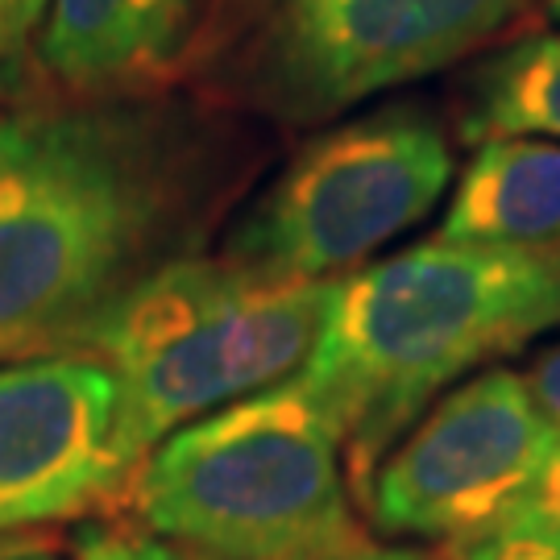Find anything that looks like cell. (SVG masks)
Here are the masks:
<instances>
[{
  "instance_id": "6da1fadb",
  "label": "cell",
  "mask_w": 560,
  "mask_h": 560,
  "mask_svg": "<svg viewBox=\"0 0 560 560\" xmlns=\"http://www.w3.org/2000/svg\"><path fill=\"white\" fill-rule=\"evenodd\" d=\"M200 145L150 108L0 113V365L83 353L141 279L196 254Z\"/></svg>"
},
{
  "instance_id": "7a4b0ae2",
  "label": "cell",
  "mask_w": 560,
  "mask_h": 560,
  "mask_svg": "<svg viewBox=\"0 0 560 560\" xmlns=\"http://www.w3.org/2000/svg\"><path fill=\"white\" fill-rule=\"evenodd\" d=\"M560 328V254L423 241L340 279L300 378L361 490L448 386Z\"/></svg>"
},
{
  "instance_id": "3957f363",
  "label": "cell",
  "mask_w": 560,
  "mask_h": 560,
  "mask_svg": "<svg viewBox=\"0 0 560 560\" xmlns=\"http://www.w3.org/2000/svg\"><path fill=\"white\" fill-rule=\"evenodd\" d=\"M337 420L307 382H279L183 423L120 486L145 532L217 560H332L361 523Z\"/></svg>"
},
{
  "instance_id": "277c9868",
  "label": "cell",
  "mask_w": 560,
  "mask_h": 560,
  "mask_svg": "<svg viewBox=\"0 0 560 560\" xmlns=\"http://www.w3.org/2000/svg\"><path fill=\"white\" fill-rule=\"evenodd\" d=\"M337 287L261 279L208 254L141 279L83 349L117 378L120 478L183 423L295 378L316 353Z\"/></svg>"
},
{
  "instance_id": "5b68a950",
  "label": "cell",
  "mask_w": 560,
  "mask_h": 560,
  "mask_svg": "<svg viewBox=\"0 0 560 560\" xmlns=\"http://www.w3.org/2000/svg\"><path fill=\"white\" fill-rule=\"evenodd\" d=\"M436 117L390 104L312 138L237 217L221 258L261 279L328 282L399 241L453 183Z\"/></svg>"
},
{
  "instance_id": "8992f818",
  "label": "cell",
  "mask_w": 560,
  "mask_h": 560,
  "mask_svg": "<svg viewBox=\"0 0 560 560\" xmlns=\"http://www.w3.org/2000/svg\"><path fill=\"white\" fill-rule=\"evenodd\" d=\"M523 9L527 0H249L224 80L254 113L320 125L457 67Z\"/></svg>"
},
{
  "instance_id": "52a82bcc",
  "label": "cell",
  "mask_w": 560,
  "mask_h": 560,
  "mask_svg": "<svg viewBox=\"0 0 560 560\" xmlns=\"http://www.w3.org/2000/svg\"><path fill=\"white\" fill-rule=\"evenodd\" d=\"M560 428L506 365L457 382L402 432L361 490L374 532L441 544L444 557L490 536L527 494Z\"/></svg>"
},
{
  "instance_id": "ba28073f",
  "label": "cell",
  "mask_w": 560,
  "mask_h": 560,
  "mask_svg": "<svg viewBox=\"0 0 560 560\" xmlns=\"http://www.w3.org/2000/svg\"><path fill=\"white\" fill-rule=\"evenodd\" d=\"M117 378L92 353L0 365V536L108 506L120 494Z\"/></svg>"
},
{
  "instance_id": "9c48e42d",
  "label": "cell",
  "mask_w": 560,
  "mask_h": 560,
  "mask_svg": "<svg viewBox=\"0 0 560 560\" xmlns=\"http://www.w3.org/2000/svg\"><path fill=\"white\" fill-rule=\"evenodd\" d=\"M187 25L191 0H50L38 62L75 96L138 92L183 59Z\"/></svg>"
},
{
  "instance_id": "30bf717a",
  "label": "cell",
  "mask_w": 560,
  "mask_h": 560,
  "mask_svg": "<svg viewBox=\"0 0 560 560\" xmlns=\"http://www.w3.org/2000/svg\"><path fill=\"white\" fill-rule=\"evenodd\" d=\"M436 241L560 254V141H478Z\"/></svg>"
},
{
  "instance_id": "8fae6325",
  "label": "cell",
  "mask_w": 560,
  "mask_h": 560,
  "mask_svg": "<svg viewBox=\"0 0 560 560\" xmlns=\"http://www.w3.org/2000/svg\"><path fill=\"white\" fill-rule=\"evenodd\" d=\"M460 138L560 141V34L536 30L506 42L460 88Z\"/></svg>"
},
{
  "instance_id": "7c38bea8",
  "label": "cell",
  "mask_w": 560,
  "mask_h": 560,
  "mask_svg": "<svg viewBox=\"0 0 560 560\" xmlns=\"http://www.w3.org/2000/svg\"><path fill=\"white\" fill-rule=\"evenodd\" d=\"M75 560H217L208 552H196L187 544H175L166 536L145 532L141 523L125 520H104L88 523L75 536Z\"/></svg>"
},
{
  "instance_id": "4fadbf2b",
  "label": "cell",
  "mask_w": 560,
  "mask_h": 560,
  "mask_svg": "<svg viewBox=\"0 0 560 560\" xmlns=\"http://www.w3.org/2000/svg\"><path fill=\"white\" fill-rule=\"evenodd\" d=\"M494 532L560 544V436H557V444H552L548 460L540 465L536 481L527 486V494L506 511V520H502Z\"/></svg>"
},
{
  "instance_id": "5bb4252c",
  "label": "cell",
  "mask_w": 560,
  "mask_h": 560,
  "mask_svg": "<svg viewBox=\"0 0 560 560\" xmlns=\"http://www.w3.org/2000/svg\"><path fill=\"white\" fill-rule=\"evenodd\" d=\"M46 4L50 0H0V71L21 80L25 67V50L46 21Z\"/></svg>"
},
{
  "instance_id": "9a60e30c",
  "label": "cell",
  "mask_w": 560,
  "mask_h": 560,
  "mask_svg": "<svg viewBox=\"0 0 560 560\" xmlns=\"http://www.w3.org/2000/svg\"><path fill=\"white\" fill-rule=\"evenodd\" d=\"M453 560H560V544L532 540V536H511V532H490L481 540L465 544L457 552H448Z\"/></svg>"
},
{
  "instance_id": "2e32d148",
  "label": "cell",
  "mask_w": 560,
  "mask_h": 560,
  "mask_svg": "<svg viewBox=\"0 0 560 560\" xmlns=\"http://www.w3.org/2000/svg\"><path fill=\"white\" fill-rule=\"evenodd\" d=\"M527 386H532V395H536L544 416L560 428V345H552V349L532 365Z\"/></svg>"
},
{
  "instance_id": "e0dca14e",
  "label": "cell",
  "mask_w": 560,
  "mask_h": 560,
  "mask_svg": "<svg viewBox=\"0 0 560 560\" xmlns=\"http://www.w3.org/2000/svg\"><path fill=\"white\" fill-rule=\"evenodd\" d=\"M0 560H67L62 548L46 536L21 532V536H0Z\"/></svg>"
},
{
  "instance_id": "ac0fdd59",
  "label": "cell",
  "mask_w": 560,
  "mask_h": 560,
  "mask_svg": "<svg viewBox=\"0 0 560 560\" xmlns=\"http://www.w3.org/2000/svg\"><path fill=\"white\" fill-rule=\"evenodd\" d=\"M332 560H444L441 552H423V548H411V544H358L349 552H340Z\"/></svg>"
},
{
  "instance_id": "d6986e66",
  "label": "cell",
  "mask_w": 560,
  "mask_h": 560,
  "mask_svg": "<svg viewBox=\"0 0 560 560\" xmlns=\"http://www.w3.org/2000/svg\"><path fill=\"white\" fill-rule=\"evenodd\" d=\"M18 88H21V80H13V75H4V71H0V101H4V96H13Z\"/></svg>"
},
{
  "instance_id": "ffe728a7",
  "label": "cell",
  "mask_w": 560,
  "mask_h": 560,
  "mask_svg": "<svg viewBox=\"0 0 560 560\" xmlns=\"http://www.w3.org/2000/svg\"><path fill=\"white\" fill-rule=\"evenodd\" d=\"M548 13H552V18L560 21V0H548Z\"/></svg>"
}]
</instances>
